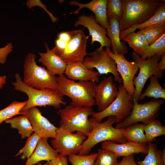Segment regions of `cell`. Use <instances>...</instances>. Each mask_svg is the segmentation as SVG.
Here are the masks:
<instances>
[{"label":"cell","mask_w":165,"mask_h":165,"mask_svg":"<svg viewBox=\"0 0 165 165\" xmlns=\"http://www.w3.org/2000/svg\"><path fill=\"white\" fill-rule=\"evenodd\" d=\"M71 38L69 31L62 32L59 33L58 35V38L68 43Z\"/></svg>","instance_id":"41"},{"label":"cell","mask_w":165,"mask_h":165,"mask_svg":"<svg viewBox=\"0 0 165 165\" xmlns=\"http://www.w3.org/2000/svg\"><path fill=\"white\" fill-rule=\"evenodd\" d=\"M87 56L82 61L87 68L93 70L95 68L100 75L111 73L114 76V81L121 83L122 80L117 72L115 61L103 48H97L94 51L88 53Z\"/></svg>","instance_id":"11"},{"label":"cell","mask_w":165,"mask_h":165,"mask_svg":"<svg viewBox=\"0 0 165 165\" xmlns=\"http://www.w3.org/2000/svg\"><path fill=\"white\" fill-rule=\"evenodd\" d=\"M102 149L110 150L114 152L118 158L121 157L140 153L147 154L148 150V145L127 141L123 143H117L111 141L102 142Z\"/></svg>","instance_id":"17"},{"label":"cell","mask_w":165,"mask_h":165,"mask_svg":"<svg viewBox=\"0 0 165 165\" xmlns=\"http://www.w3.org/2000/svg\"><path fill=\"white\" fill-rule=\"evenodd\" d=\"M144 129L148 143L152 142L156 138L165 134V127L157 120L144 125Z\"/></svg>","instance_id":"29"},{"label":"cell","mask_w":165,"mask_h":165,"mask_svg":"<svg viewBox=\"0 0 165 165\" xmlns=\"http://www.w3.org/2000/svg\"><path fill=\"white\" fill-rule=\"evenodd\" d=\"M123 41L127 42L134 52L141 57L149 45L144 36L141 33L135 32L126 34L123 38Z\"/></svg>","instance_id":"25"},{"label":"cell","mask_w":165,"mask_h":165,"mask_svg":"<svg viewBox=\"0 0 165 165\" xmlns=\"http://www.w3.org/2000/svg\"><path fill=\"white\" fill-rule=\"evenodd\" d=\"M57 91L62 96L71 99L69 105L72 106L92 107L95 104V82L92 81H79L67 78L64 74L56 76Z\"/></svg>","instance_id":"1"},{"label":"cell","mask_w":165,"mask_h":165,"mask_svg":"<svg viewBox=\"0 0 165 165\" xmlns=\"http://www.w3.org/2000/svg\"><path fill=\"white\" fill-rule=\"evenodd\" d=\"M108 0H93L87 3H79L76 1L72 0L69 2L71 6H77L79 9L70 14H78L79 11L83 8L91 10L95 14L97 22L101 26L106 29L108 24L107 15V4Z\"/></svg>","instance_id":"18"},{"label":"cell","mask_w":165,"mask_h":165,"mask_svg":"<svg viewBox=\"0 0 165 165\" xmlns=\"http://www.w3.org/2000/svg\"><path fill=\"white\" fill-rule=\"evenodd\" d=\"M21 114L27 117L34 132L41 138H55L58 128L43 116L37 107L30 108Z\"/></svg>","instance_id":"15"},{"label":"cell","mask_w":165,"mask_h":165,"mask_svg":"<svg viewBox=\"0 0 165 165\" xmlns=\"http://www.w3.org/2000/svg\"><path fill=\"white\" fill-rule=\"evenodd\" d=\"M165 53V34L148 46L141 58L144 59H149L156 55L161 57Z\"/></svg>","instance_id":"31"},{"label":"cell","mask_w":165,"mask_h":165,"mask_svg":"<svg viewBox=\"0 0 165 165\" xmlns=\"http://www.w3.org/2000/svg\"><path fill=\"white\" fill-rule=\"evenodd\" d=\"M13 46L11 43H9L5 47L0 48V64H4L8 55L12 51Z\"/></svg>","instance_id":"38"},{"label":"cell","mask_w":165,"mask_h":165,"mask_svg":"<svg viewBox=\"0 0 165 165\" xmlns=\"http://www.w3.org/2000/svg\"><path fill=\"white\" fill-rule=\"evenodd\" d=\"M144 132V124L137 123L124 128L123 135L127 141L148 145Z\"/></svg>","instance_id":"26"},{"label":"cell","mask_w":165,"mask_h":165,"mask_svg":"<svg viewBox=\"0 0 165 165\" xmlns=\"http://www.w3.org/2000/svg\"><path fill=\"white\" fill-rule=\"evenodd\" d=\"M160 59L157 63L156 69L158 71L163 72L165 68V53L161 56Z\"/></svg>","instance_id":"42"},{"label":"cell","mask_w":165,"mask_h":165,"mask_svg":"<svg viewBox=\"0 0 165 165\" xmlns=\"http://www.w3.org/2000/svg\"><path fill=\"white\" fill-rule=\"evenodd\" d=\"M43 165H68L67 156L59 154L55 159L47 161Z\"/></svg>","instance_id":"39"},{"label":"cell","mask_w":165,"mask_h":165,"mask_svg":"<svg viewBox=\"0 0 165 165\" xmlns=\"http://www.w3.org/2000/svg\"><path fill=\"white\" fill-rule=\"evenodd\" d=\"M71 38L66 48L55 53L60 57L67 64L82 62L88 53L86 51L89 35L86 36L83 30L78 29L69 31Z\"/></svg>","instance_id":"10"},{"label":"cell","mask_w":165,"mask_h":165,"mask_svg":"<svg viewBox=\"0 0 165 165\" xmlns=\"http://www.w3.org/2000/svg\"><path fill=\"white\" fill-rule=\"evenodd\" d=\"M108 26L106 29L107 35L111 41L112 52L124 56L127 53L128 49L125 44L121 41L119 22L112 17L108 18Z\"/></svg>","instance_id":"22"},{"label":"cell","mask_w":165,"mask_h":165,"mask_svg":"<svg viewBox=\"0 0 165 165\" xmlns=\"http://www.w3.org/2000/svg\"><path fill=\"white\" fill-rule=\"evenodd\" d=\"M5 123H9L12 128L17 129L21 139L29 137L34 132L27 117L24 115L8 119Z\"/></svg>","instance_id":"24"},{"label":"cell","mask_w":165,"mask_h":165,"mask_svg":"<svg viewBox=\"0 0 165 165\" xmlns=\"http://www.w3.org/2000/svg\"><path fill=\"white\" fill-rule=\"evenodd\" d=\"M38 165H41V163H38Z\"/></svg>","instance_id":"44"},{"label":"cell","mask_w":165,"mask_h":165,"mask_svg":"<svg viewBox=\"0 0 165 165\" xmlns=\"http://www.w3.org/2000/svg\"><path fill=\"white\" fill-rule=\"evenodd\" d=\"M132 56L139 68L138 75L134 78L133 81L134 85L135 86L133 100L138 102L147 79L152 75L158 79L161 78L163 75V72L158 71L156 69L157 63L161 57L156 55L149 59H144L134 51L132 53Z\"/></svg>","instance_id":"9"},{"label":"cell","mask_w":165,"mask_h":165,"mask_svg":"<svg viewBox=\"0 0 165 165\" xmlns=\"http://www.w3.org/2000/svg\"><path fill=\"white\" fill-rule=\"evenodd\" d=\"M6 75L0 76V89L2 88L3 85L6 83Z\"/></svg>","instance_id":"43"},{"label":"cell","mask_w":165,"mask_h":165,"mask_svg":"<svg viewBox=\"0 0 165 165\" xmlns=\"http://www.w3.org/2000/svg\"><path fill=\"white\" fill-rule=\"evenodd\" d=\"M133 108L130 115L122 121L117 123L115 128L124 129L139 122H142L144 125L150 123L157 117L164 100L155 99L142 104H138L135 100H133Z\"/></svg>","instance_id":"8"},{"label":"cell","mask_w":165,"mask_h":165,"mask_svg":"<svg viewBox=\"0 0 165 165\" xmlns=\"http://www.w3.org/2000/svg\"><path fill=\"white\" fill-rule=\"evenodd\" d=\"M90 119L93 126L92 130L82 143L79 155L88 154L92 148L101 142L111 141L120 144L127 141L123 135L124 129L116 128L112 126L116 123L115 116H109L102 123L96 121L92 117Z\"/></svg>","instance_id":"2"},{"label":"cell","mask_w":165,"mask_h":165,"mask_svg":"<svg viewBox=\"0 0 165 165\" xmlns=\"http://www.w3.org/2000/svg\"><path fill=\"white\" fill-rule=\"evenodd\" d=\"M148 150L144 159L136 161L138 165H165L162 158V151L157 148L156 144L148 142Z\"/></svg>","instance_id":"28"},{"label":"cell","mask_w":165,"mask_h":165,"mask_svg":"<svg viewBox=\"0 0 165 165\" xmlns=\"http://www.w3.org/2000/svg\"><path fill=\"white\" fill-rule=\"evenodd\" d=\"M95 104L99 112L107 108L118 95V90L111 75L105 77L95 87Z\"/></svg>","instance_id":"14"},{"label":"cell","mask_w":165,"mask_h":165,"mask_svg":"<svg viewBox=\"0 0 165 165\" xmlns=\"http://www.w3.org/2000/svg\"><path fill=\"white\" fill-rule=\"evenodd\" d=\"M86 136L80 133L73 134L60 128H58L55 137L50 140L53 148L60 154L68 156L79 152L81 146Z\"/></svg>","instance_id":"12"},{"label":"cell","mask_w":165,"mask_h":165,"mask_svg":"<svg viewBox=\"0 0 165 165\" xmlns=\"http://www.w3.org/2000/svg\"><path fill=\"white\" fill-rule=\"evenodd\" d=\"M45 45L46 52L39 53L40 57L38 61L45 66L48 71L54 76L64 74L67 64L60 57L49 48L46 42Z\"/></svg>","instance_id":"21"},{"label":"cell","mask_w":165,"mask_h":165,"mask_svg":"<svg viewBox=\"0 0 165 165\" xmlns=\"http://www.w3.org/2000/svg\"><path fill=\"white\" fill-rule=\"evenodd\" d=\"M117 87L118 95L112 103L102 111L94 112L92 117L96 121L101 123L104 118L113 116L117 123L122 121L130 114L133 105V95L127 92L123 84L119 85Z\"/></svg>","instance_id":"7"},{"label":"cell","mask_w":165,"mask_h":165,"mask_svg":"<svg viewBox=\"0 0 165 165\" xmlns=\"http://www.w3.org/2000/svg\"><path fill=\"white\" fill-rule=\"evenodd\" d=\"M27 101L20 102L14 101L6 107L0 110V125L6 120L21 114V110L26 104Z\"/></svg>","instance_id":"32"},{"label":"cell","mask_w":165,"mask_h":165,"mask_svg":"<svg viewBox=\"0 0 165 165\" xmlns=\"http://www.w3.org/2000/svg\"><path fill=\"white\" fill-rule=\"evenodd\" d=\"M123 11L122 0H108L107 15L108 19L113 17L119 22L123 17Z\"/></svg>","instance_id":"35"},{"label":"cell","mask_w":165,"mask_h":165,"mask_svg":"<svg viewBox=\"0 0 165 165\" xmlns=\"http://www.w3.org/2000/svg\"><path fill=\"white\" fill-rule=\"evenodd\" d=\"M137 32L144 36L149 45L165 34V23L158 24Z\"/></svg>","instance_id":"30"},{"label":"cell","mask_w":165,"mask_h":165,"mask_svg":"<svg viewBox=\"0 0 165 165\" xmlns=\"http://www.w3.org/2000/svg\"><path fill=\"white\" fill-rule=\"evenodd\" d=\"M124 11L119 22L120 31L141 24L152 16L165 0H122Z\"/></svg>","instance_id":"4"},{"label":"cell","mask_w":165,"mask_h":165,"mask_svg":"<svg viewBox=\"0 0 165 165\" xmlns=\"http://www.w3.org/2000/svg\"><path fill=\"white\" fill-rule=\"evenodd\" d=\"M135 154L123 157L117 165H138L134 160Z\"/></svg>","instance_id":"40"},{"label":"cell","mask_w":165,"mask_h":165,"mask_svg":"<svg viewBox=\"0 0 165 165\" xmlns=\"http://www.w3.org/2000/svg\"><path fill=\"white\" fill-rule=\"evenodd\" d=\"M26 5L29 9L36 6L41 7L48 14L53 22H56L58 21V19L54 16L52 13L50 12L47 9L46 5L42 3L40 0H28L26 2Z\"/></svg>","instance_id":"37"},{"label":"cell","mask_w":165,"mask_h":165,"mask_svg":"<svg viewBox=\"0 0 165 165\" xmlns=\"http://www.w3.org/2000/svg\"><path fill=\"white\" fill-rule=\"evenodd\" d=\"M149 84L147 86L145 91L141 94L139 97L140 100L143 99L145 97H153L156 99H165V90L160 84L158 78L152 75L149 78Z\"/></svg>","instance_id":"27"},{"label":"cell","mask_w":165,"mask_h":165,"mask_svg":"<svg viewBox=\"0 0 165 165\" xmlns=\"http://www.w3.org/2000/svg\"><path fill=\"white\" fill-rule=\"evenodd\" d=\"M65 75L69 79L79 81H92L98 82L100 75L97 72L87 68L82 62L67 64Z\"/></svg>","instance_id":"19"},{"label":"cell","mask_w":165,"mask_h":165,"mask_svg":"<svg viewBox=\"0 0 165 165\" xmlns=\"http://www.w3.org/2000/svg\"><path fill=\"white\" fill-rule=\"evenodd\" d=\"M36 58V55L32 53L27 55L24 64L23 82L38 90L49 88L57 91L56 76L46 68L38 65Z\"/></svg>","instance_id":"6"},{"label":"cell","mask_w":165,"mask_h":165,"mask_svg":"<svg viewBox=\"0 0 165 165\" xmlns=\"http://www.w3.org/2000/svg\"><path fill=\"white\" fill-rule=\"evenodd\" d=\"M94 112L92 107L66 106L58 110L61 117L59 128L72 133L77 131L87 137L93 129L88 117Z\"/></svg>","instance_id":"5"},{"label":"cell","mask_w":165,"mask_h":165,"mask_svg":"<svg viewBox=\"0 0 165 165\" xmlns=\"http://www.w3.org/2000/svg\"><path fill=\"white\" fill-rule=\"evenodd\" d=\"M97 153L81 155L75 154L68 156V160L72 165H94Z\"/></svg>","instance_id":"36"},{"label":"cell","mask_w":165,"mask_h":165,"mask_svg":"<svg viewBox=\"0 0 165 165\" xmlns=\"http://www.w3.org/2000/svg\"><path fill=\"white\" fill-rule=\"evenodd\" d=\"M48 139L41 138L35 148L28 159L24 165H34L40 161H49L55 159L59 156L57 152L49 144Z\"/></svg>","instance_id":"20"},{"label":"cell","mask_w":165,"mask_h":165,"mask_svg":"<svg viewBox=\"0 0 165 165\" xmlns=\"http://www.w3.org/2000/svg\"><path fill=\"white\" fill-rule=\"evenodd\" d=\"M15 81L12 82L14 90L25 93L28 99L26 104L20 111L21 114L28 109L35 107L53 106L60 108L61 105L66 106L67 102L63 101V96L57 90L46 88L38 90L24 83L19 73L15 75Z\"/></svg>","instance_id":"3"},{"label":"cell","mask_w":165,"mask_h":165,"mask_svg":"<svg viewBox=\"0 0 165 165\" xmlns=\"http://www.w3.org/2000/svg\"><path fill=\"white\" fill-rule=\"evenodd\" d=\"M79 25L83 26L88 30L89 35L91 37V45L95 42L100 43L99 48L111 47V41L106 36V29L101 26L96 21L94 15L80 16L74 24L75 27Z\"/></svg>","instance_id":"16"},{"label":"cell","mask_w":165,"mask_h":165,"mask_svg":"<svg viewBox=\"0 0 165 165\" xmlns=\"http://www.w3.org/2000/svg\"><path fill=\"white\" fill-rule=\"evenodd\" d=\"M165 23V2L159 6L155 14L143 23L139 24L134 25L128 29L120 31L121 40L127 34L134 32L137 29L141 30L155 25Z\"/></svg>","instance_id":"23"},{"label":"cell","mask_w":165,"mask_h":165,"mask_svg":"<svg viewBox=\"0 0 165 165\" xmlns=\"http://www.w3.org/2000/svg\"><path fill=\"white\" fill-rule=\"evenodd\" d=\"M105 50L115 61L117 72L121 77L124 88L133 96L135 91L133 80L139 69L137 64L135 61H128L123 55L114 53L110 48L106 47Z\"/></svg>","instance_id":"13"},{"label":"cell","mask_w":165,"mask_h":165,"mask_svg":"<svg viewBox=\"0 0 165 165\" xmlns=\"http://www.w3.org/2000/svg\"><path fill=\"white\" fill-rule=\"evenodd\" d=\"M40 138L37 134L34 132L28 138L25 145L19 151L15 156L21 155V159L28 158L34 152Z\"/></svg>","instance_id":"34"},{"label":"cell","mask_w":165,"mask_h":165,"mask_svg":"<svg viewBox=\"0 0 165 165\" xmlns=\"http://www.w3.org/2000/svg\"><path fill=\"white\" fill-rule=\"evenodd\" d=\"M118 158L113 152L107 149H99L94 165H117Z\"/></svg>","instance_id":"33"}]
</instances>
